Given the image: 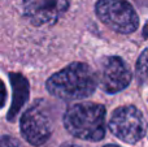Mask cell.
Here are the masks:
<instances>
[{
    "instance_id": "cell-1",
    "label": "cell",
    "mask_w": 148,
    "mask_h": 147,
    "mask_svg": "<svg viewBox=\"0 0 148 147\" xmlns=\"http://www.w3.org/2000/svg\"><path fill=\"white\" fill-rule=\"evenodd\" d=\"M99 83L97 73L84 63H72L48 78L46 87L51 95L62 100L88 98Z\"/></svg>"
},
{
    "instance_id": "cell-2",
    "label": "cell",
    "mask_w": 148,
    "mask_h": 147,
    "mask_svg": "<svg viewBox=\"0 0 148 147\" xmlns=\"http://www.w3.org/2000/svg\"><path fill=\"white\" fill-rule=\"evenodd\" d=\"M66 130L79 139L97 142L105 137V108L99 103H75L64 115Z\"/></svg>"
},
{
    "instance_id": "cell-3",
    "label": "cell",
    "mask_w": 148,
    "mask_h": 147,
    "mask_svg": "<svg viewBox=\"0 0 148 147\" xmlns=\"http://www.w3.org/2000/svg\"><path fill=\"white\" fill-rule=\"evenodd\" d=\"M95 12L99 20L116 33L131 34L139 26V17L127 0H97Z\"/></svg>"
},
{
    "instance_id": "cell-4",
    "label": "cell",
    "mask_w": 148,
    "mask_h": 147,
    "mask_svg": "<svg viewBox=\"0 0 148 147\" xmlns=\"http://www.w3.org/2000/svg\"><path fill=\"white\" fill-rule=\"evenodd\" d=\"M109 129L122 142L136 143L146 135L147 121L136 107L123 106L113 111L109 120Z\"/></svg>"
},
{
    "instance_id": "cell-5",
    "label": "cell",
    "mask_w": 148,
    "mask_h": 147,
    "mask_svg": "<svg viewBox=\"0 0 148 147\" xmlns=\"http://www.w3.org/2000/svg\"><path fill=\"white\" fill-rule=\"evenodd\" d=\"M21 133L33 146H42L52 134V121L44 100H35L21 117Z\"/></svg>"
},
{
    "instance_id": "cell-6",
    "label": "cell",
    "mask_w": 148,
    "mask_h": 147,
    "mask_svg": "<svg viewBox=\"0 0 148 147\" xmlns=\"http://www.w3.org/2000/svg\"><path fill=\"white\" fill-rule=\"evenodd\" d=\"M70 0H21L23 14L35 26H51L68 10Z\"/></svg>"
},
{
    "instance_id": "cell-7",
    "label": "cell",
    "mask_w": 148,
    "mask_h": 147,
    "mask_svg": "<svg viewBox=\"0 0 148 147\" xmlns=\"http://www.w3.org/2000/svg\"><path fill=\"white\" fill-rule=\"evenodd\" d=\"M99 85L105 93L116 94L127 87L131 81V70L118 56H108L101 60L97 72Z\"/></svg>"
},
{
    "instance_id": "cell-8",
    "label": "cell",
    "mask_w": 148,
    "mask_h": 147,
    "mask_svg": "<svg viewBox=\"0 0 148 147\" xmlns=\"http://www.w3.org/2000/svg\"><path fill=\"white\" fill-rule=\"evenodd\" d=\"M9 78L12 80L14 95H13L12 108L8 112V120H14L16 115L18 113V111L22 108L23 104L29 99V83L23 76L17 74V73H10Z\"/></svg>"
},
{
    "instance_id": "cell-9",
    "label": "cell",
    "mask_w": 148,
    "mask_h": 147,
    "mask_svg": "<svg viewBox=\"0 0 148 147\" xmlns=\"http://www.w3.org/2000/svg\"><path fill=\"white\" fill-rule=\"evenodd\" d=\"M136 70L142 77L148 78V47L143 49L136 63Z\"/></svg>"
},
{
    "instance_id": "cell-10",
    "label": "cell",
    "mask_w": 148,
    "mask_h": 147,
    "mask_svg": "<svg viewBox=\"0 0 148 147\" xmlns=\"http://www.w3.org/2000/svg\"><path fill=\"white\" fill-rule=\"evenodd\" d=\"M1 147H22L20 145L17 139L14 138H10L8 135H3L1 138Z\"/></svg>"
},
{
    "instance_id": "cell-11",
    "label": "cell",
    "mask_w": 148,
    "mask_h": 147,
    "mask_svg": "<svg viewBox=\"0 0 148 147\" xmlns=\"http://www.w3.org/2000/svg\"><path fill=\"white\" fill-rule=\"evenodd\" d=\"M61 147H79L77 145H73V143H65V145H62Z\"/></svg>"
},
{
    "instance_id": "cell-12",
    "label": "cell",
    "mask_w": 148,
    "mask_h": 147,
    "mask_svg": "<svg viewBox=\"0 0 148 147\" xmlns=\"http://www.w3.org/2000/svg\"><path fill=\"white\" fill-rule=\"evenodd\" d=\"M144 36H148V25L144 27Z\"/></svg>"
},
{
    "instance_id": "cell-13",
    "label": "cell",
    "mask_w": 148,
    "mask_h": 147,
    "mask_svg": "<svg viewBox=\"0 0 148 147\" xmlns=\"http://www.w3.org/2000/svg\"><path fill=\"white\" fill-rule=\"evenodd\" d=\"M104 147H118V146H114V145H107V146H104Z\"/></svg>"
}]
</instances>
